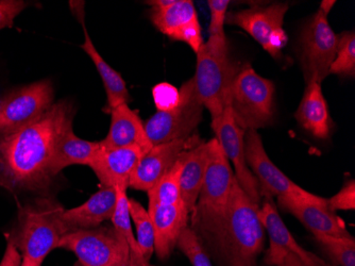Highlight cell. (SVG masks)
I'll return each instance as SVG.
<instances>
[{
	"mask_svg": "<svg viewBox=\"0 0 355 266\" xmlns=\"http://www.w3.org/2000/svg\"><path fill=\"white\" fill-rule=\"evenodd\" d=\"M129 211L137 228V242L139 251L144 259L149 263L155 253V230L148 210L133 198H129Z\"/></svg>",
	"mask_w": 355,
	"mask_h": 266,
	"instance_id": "cell-28",
	"label": "cell"
},
{
	"mask_svg": "<svg viewBox=\"0 0 355 266\" xmlns=\"http://www.w3.org/2000/svg\"><path fill=\"white\" fill-rule=\"evenodd\" d=\"M259 217L265 231L268 233L269 248L265 257L268 265L278 266L282 263L285 256L291 253L311 265L332 266L318 256L305 251L297 243L281 219L272 197H264V203L259 210Z\"/></svg>",
	"mask_w": 355,
	"mask_h": 266,
	"instance_id": "cell-17",
	"label": "cell"
},
{
	"mask_svg": "<svg viewBox=\"0 0 355 266\" xmlns=\"http://www.w3.org/2000/svg\"><path fill=\"white\" fill-rule=\"evenodd\" d=\"M148 213L155 230V255L159 260L168 259L177 247L178 239L189 225V213L182 201L150 208Z\"/></svg>",
	"mask_w": 355,
	"mask_h": 266,
	"instance_id": "cell-19",
	"label": "cell"
},
{
	"mask_svg": "<svg viewBox=\"0 0 355 266\" xmlns=\"http://www.w3.org/2000/svg\"><path fill=\"white\" fill-rule=\"evenodd\" d=\"M196 55L193 82L199 99L212 116L214 125L228 106L231 85L241 66L230 57L225 35H209Z\"/></svg>",
	"mask_w": 355,
	"mask_h": 266,
	"instance_id": "cell-4",
	"label": "cell"
},
{
	"mask_svg": "<svg viewBox=\"0 0 355 266\" xmlns=\"http://www.w3.org/2000/svg\"><path fill=\"white\" fill-rule=\"evenodd\" d=\"M21 266H43V265H39V264L30 263V262L23 261V263H21Z\"/></svg>",
	"mask_w": 355,
	"mask_h": 266,
	"instance_id": "cell-39",
	"label": "cell"
},
{
	"mask_svg": "<svg viewBox=\"0 0 355 266\" xmlns=\"http://www.w3.org/2000/svg\"><path fill=\"white\" fill-rule=\"evenodd\" d=\"M328 205L332 211L336 210H354L355 209V182L350 180L342 188L336 195L329 198Z\"/></svg>",
	"mask_w": 355,
	"mask_h": 266,
	"instance_id": "cell-35",
	"label": "cell"
},
{
	"mask_svg": "<svg viewBox=\"0 0 355 266\" xmlns=\"http://www.w3.org/2000/svg\"><path fill=\"white\" fill-rule=\"evenodd\" d=\"M209 160V142H200L184 153L180 177L181 201L191 216L198 201Z\"/></svg>",
	"mask_w": 355,
	"mask_h": 266,
	"instance_id": "cell-23",
	"label": "cell"
},
{
	"mask_svg": "<svg viewBox=\"0 0 355 266\" xmlns=\"http://www.w3.org/2000/svg\"><path fill=\"white\" fill-rule=\"evenodd\" d=\"M207 142L209 160L202 188L193 211L219 212L227 207L236 177L218 141L214 138Z\"/></svg>",
	"mask_w": 355,
	"mask_h": 266,
	"instance_id": "cell-15",
	"label": "cell"
},
{
	"mask_svg": "<svg viewBox=\"0 0 355 266\" xmlns=\"http://www.w3.org/2000/svg\"><path fill=\"white\" fill-rule=\"evenodd\" d=\"M77 17L83 26V33H85V42L80 45V47L83 48V51L91 58L97 72L101 75L103 85H105V93H107V107L111 110L121 103H130V94L128 91L125 80L123 79L119 72L111 67V65L101 57V53L96 49L95 45L92 42L85 23V11L81 9L80 11L77 10Z\"/></svg>",
	"mask_w": 355,
	"mask_h": 266,
	"instance_id": "cell-25",
	"label": "cell"
},
{
	"mask_svg": "<svg viewBox=\"0 0 355 266\" xmlns=\"http://www.w3.org/2000/svg\"><path fill=\"white\" fill-rule=\"evenodd\" d=\"M145 153L146 151L139 146L107 148L101 144V149L89 167L98 178L101 187L128 189L131 175Z\"/></svg>",
	"mask_w": 355,
	"mask_h": 266,
	"instance_id": "cell-18",
	"label": "cell"
},
{
	"mask_svg": "<svg viewBox=\"0 0 355 266\" xmlns=\"http://www.w3.org/2000/svg\"><path fill=\"white\" fill-rule=\"evenodd\" d=\"M295 117L306 131L317 139L330 138L333 121L320 83L311 82L306 85Z\"/></svg>",
	"mask_w": 355,
	"mask_h": 266,
	"instance_id": "cell-22",
	"label": "cell"
},
{
	"mask_svg": "<svg viewBox=\"0 0 355 266\" xmlns=\"http://www.w3.org/2000/svg\"><path fill=\"white\" fill-rule=\"evenodd\" d=\"M260 206L235 180L225 210L193 211L189 227L220 266H257L265 245Z\"/></svg>",
	"mask_w": 355,
	"mask_h": 266,
	"instance_id": "cell-2",
	"label": "cell"
},
{
	"mask_svg": "<svg viewBox=\"0 0 355 266\" xmlns=\"http://www.w3.org/2000/svg\"><path fill=\"white\" fill-rule=\"evenodd\" d=\"M354 77L355 75V33L354 31L344 32L340 35L338 51L334 62L331 65L329 75Z\"/></svg>",
	"mask_w": 355,
	"mask_h": 266,
	"instance_id": "cell-30",
	"label": "cell"
},
{
	"mask_svg": "<svg viewBox=\"0 0 355 266\" xmlns=\"http://www.w3.org/2000/svg\"><path fill=\"white\" fill-rule=\"evenodd\" d=\"M150 19L155 27L173 41L189 44L198 53L205 43L196 9L191 0H151Z\"/></svg>",
	"mask_w": 355,
	"mask_h": 266,
	"instance_id": "cell-11",
	"label": "cell"
},
{
	"mask_svg": "<svg viewBox=\"0 0 355 266\" xmlns=\"http://www.w3.org/2000/svg\"><path fill=\"white\" fill-rule=\"evenodd\" d=\"M288 9L286 3H272L267 7L254 6L227 14L225 23L248 32L269 55L277 58L287 42L283 23Z\"/></svg>",
	"mask_w": 355,
	"mask_h": 266,
	"instance_id": "cell-10",
	"label": "cell"
},
{
	"mask_svg": "<svg viewBox=\"0 0 355 266\" xmlns=\"http://www.w3.org/2000/svg\"><path fill=\"white\" fill-rule=\"evenodd\" d=\"M115 190L117 193V201L114 214L112 216V224L127 241L128 246L130 248L132 263L139 264L141 266H151L146 260L144 259L137 245V238L133 235L130 211H129V197L127 195L128 189L116 188Z\"/></svg>",
	"mask_w": 355,
	"mask_h": 266,
	"instance_id": "cell-26",
	"label": "cell"
},
{
	"mask_svg": "<svg viewBox=\"0 0 355 266\" xmlns=\"http://www.w3.org/2000/svg\"><path fill=\"white\" fill-rule=\"evenodd\" d=\"M75 266H83V265H81V264H80L79 262H78V263L75 264Z\"/></svg>",
	"mask_w": 355,
	"mask_h": 266,
	"instance_id": "cell-41",
	"label": "cell"
},
{
	"mask_svg": "<svg viewBox=\"0 0 355 266\" xmlns=\"http://www.w3.org/2000/svg\"><path fill=\"white\" fill-rule=\"evenodd\" d=\"M101 149V142H91L75 135L73 125L62 132L53 153L51 173L53 177L71 165H91Z\"/></svg>",
	"mask_w": 355,
	"mask_h": 266,
	"instance_id": "cell-24",
	"label": "cell"
},
{
	"mask_svg": "<svg viewBox=\"0 0 355 266\" xmlns=\"http://www.w3.org/2000/svg\"><path fill=\"white\" fill-rule=\"evenodd\" d=\"M203 110L205 107L199 99L193 78H191L179 89V101L175 107L167 111H157L144 123L151 145L193 135L202 121Z\"/></svg>",
	"mask_w": 355,
	"mask_h": 266,
	"instance_id": "cell-7",
	"label": "cell"
},
{
	"mask_svg": "<svg viewBox=\"0 0 355 266\" xmlns=\"http://www.w3.org/2000/svg\"><path fill=\"white\" fill-rule=\"evenodd\" d=\"M177 247L185 257L189 260L193 266H213L209 255L199 241L198 237L189 225L183 230L178 239Z\"/></svg>",
	"mask_w": 355,
	"mask_h": 266,
	"instance_id": "cell-31",
	"label": "cell"
},
{
	"mask_svg": "<svg viewBox=\"0 0 355 266\" xmlns=\"http://www.w3.org/2000/svg\"><path fill=\"white\" fill-rule=\"evenodd\" d=\"M209 11H211V24H209V35H225L223 26L227 17L230 1L229 0H209Z\"/></svg>",
	"mask_w": 355,
	"mask_h": 266,
	"instance_id": "cell-32",
	"label": "cell"
},
{
	"mask_svg": "<svg viewBox=\"0 0 355 266\" xmlns=\"http://www.w3.org/2000/svg\"><path fill=\"white\" fill-rule=\"evenodd\" d=\"M69 101L53 103L37 121L0 137V188L11 193H43L53 182V153L62 132L73 125Z\"/></svg>",
	"mask_w": 355,
	"mask_h": 266,
	"instance_id": "cell-1",
	"label": "cell"
},
{
	"mask_svg": "<svg viewBox=\"0 0 355 266\" xmlns=\"http://www.w3.org/2000/svg\"><path fill=\"white\" fill-rule=\"evenodd\" d=\"M111 125L109 133L101 145L107 148H123L139 146L144 151H150V141L147 138L145 126L135 110H131L128 103H121L110 110Z\"/></svg>",
	"mask_w": 355,
	"mask_h": 266,
	"instance_id": "cell-20",
	"label": "cell"
},
{
	"mask_svg": "<svg viewBox=\"0 0 355 266\" xmlns=\"http://www.w3.org/2000/svg\"><path fill=\"white\" fill-rule=\"evenodd\" d=\"M75 253L83 266H127L130 248L114 226L76 230L62 238L59 247Z\"/></svg>",
	"mask_w": 355,
	"mask_h": 266,
	"instance_id": "cell-6",
	"label": "cell"
},
{
	"mask_svg": "<svg viewBox=\"0 0 355 266\" xmlns=\"http://www.w3.org/2000/svg\"><path fill=\"white\" fill-rule=\"evenodd\" d=\"M335 3H336V1H334V0H324V1H321L319 10L324 12L326 15H328L329 12H330L331 10H332V8L334 7Z\"/></svg>",
	"mask_w": 355,
	"mask_h": 266,
	"instance_id": "cell-38",
	"label": "cell"
},
{
	"mask_svg": "<svg viewBox=\"0 0 355 266\" xmlns=\"http://www.w3.org/2000/svg\"><path fill=\"white\" fill-rule=\"evenodd\" d=\"M340 35L329 25L328 15L318 10L300 37V61L306 85L322 83L338 51Z\"/></svg>",
	"mask_w": 355,
	"mask_h": 266,
	"instance_id": "cell-9",
	"label": "cell"
},
{
	"mask_svg": "<svg viewBox=\"0 0 355 266\" xmlns=\"http://www.w3.org/2000/svg\"><path fill=\"white\" fill-rule=\"evenodd\" d=\"M314 238L337 266H355L354 238H336L324 235H314Z\"/></svg>",
	"mask_w": 355,
	"mask_h": 266,
	"instance_id": "cell-29",
	"label": "cell"
},
{
	"mask_svg": "<svg viewBox=\"0 0 355 266\" xmlns=\"http://www.w3.org/2000/svg\"><path fill=\"white\" fill-rule=\"evenodd\" d=\"M127 266H141V265H139V264L130 263V264H129V265H127Z\"/></svg>",
	"mask_w": 355,
	"mask_h": 266,
	"instance_id": "cell-40",
	"label": "cell"
},
{
	"mask_svg": "<svg viewBox=\"0 0 355 266\" xmlns=\"http://www.w3.org/2000/svg\"><path fill=\"white\" fill-rule=\"evenodd\" d=\"M64 210L59 201L45 196L19 203L15 226L7 235L23 261L43 265L47 256L59 247L62 238L71 232L63 219Z\"/></svg>",
	"mask_w": 355,
	"mask_h": 266,
	"instance_id": "cell-3",
	"label": "cell"
},
{
	"mask_svg": "<svg viewBox=\"0 0 355 266\" xmlns=\"http://www.w3.org/2000/svg\"><path fill=\"white\" fill-rule=\"evenodd\" d=\"M245 158L249 169L260 185L261 197H284L308 193L271 161L257 130H247L245 133Z\"/></svg>",
	"mask_w": 355,
	"mask_h": 266,
	"instance_id": "cell-12",
	"label": "cell"
},
{
	"mask_svg": "<svg viewBox=\"0 0 355 266\" xmlns=\"http://www.w3.org/2000/svg\"><path fill=\"white\" fill-rule=\"evenodd\" d=\"M215 139L218 141L223 153L234 165L235 177L245 193L253 203L260 206L261 188L253 174L247 165L245 158V130L239 128L233 119L230 108L227 106L223 116L216 124L212 125Z\"/></svg>",
	"mask_w": 355,
	"mask_h": 266,
	"instance_id": "cell-14",
	"label": "cell"
},
{
	"mask_svg": "<svg viewBox=\"0 0 355 266\" xmlns=\"http://www.w3.org/2000/svg\"><path fill=\"white\" fill-rule=\"evenodd\" d=\"M55 99L53 82L40 80L0 96V137L12 135L37 121Z\"/></svg>",
	"mask_w": 355,
	"mask_h": 266,
	"instance_id": "cell-8",
	"label": "cell"
},
{
	"mask_svg": "<svg viewBox=\"0 0 355 266\" xmlns=\"http://www.w3.org/2000/svg\"><path fill=\"white\" fill-rule=\"evenodd\" d=\"M200 142L198 135L193 133L185 139L153 146L150 151L139 159L131 175L129 187L139 191H149L165 174L171 171L183 153Z\"/></svg>",
	"mask_w": 355,
	"mask_h": 266,
	"instance_id": "cell-16",
	"label": "cell"
},
{
	"mask_svg": "<svg viewBox=\"0 0 355 266\" xmlns=\"http://www.w3.org/2000/svg\"><path fill=\"white\" fill-rule=\"evenodd\" d=\"M278 203L284 211L293 214L313 235L352 237L346 229L344 221L329 207L327 198L308 192L305 195L278 197Z\"/></svg>",
	"mask_w": 355,
	"mask_h": 266,
	"instance_id": "cell-13",
	"label": "cell"
},
{
	"mask_svg": "<svg viewBox=\"0 0 355 266\" xmlns=\"http://www.w3.org/2000/svg\"><path fill=\"white\" fill-rule=\"evenodd\" d=\"M228 107L241 129L257 130L270 125L275 115V85L249 63L241 66L229 94Z\"/></svg>",
	"mask_w": 355,
	"mask_h": 266,
	"instance_id": "cell-5",
	"label": "cell"
},
{
	"mask_svg": "<svg viewBox=\"0 0 355 266\" xmlns=\"http://www.w3.org/2000/svg\"><path fill=\"white\" fill-rule=\"evenodd\" d=\"M116 201L117 193L114 188L101 187L83 205L64 210V221L71 232L99 227L103 222L112 219Z\"/></svg>",
	"mask_w": 355,
	"mask_h": 266,
	"instance_id": "cell-21",
	"label": "cell"
},
{
	"mask_svg": "<svg viewBox=\"0 0 355 266\" xmlns=\"http://www.w3.org/2000/svg\"><path fill=\"white\" fill-rule=\"evenodd\" d=\"M278 266H320V265H311V264L304 263L300 258L293 253H288L285 256L284 260L282 263L279 264Z\"/></svg>",
	"mask_w": 355,
	"mask_h": 266,
	"instance_id": "cell-37",
	"label": "cell"
},
{
	"mask_svg": "<svg viewBox=\"0 0 355 266\" xmlns=\"http://www.w3.org/2000/svg\"><path fill=\"white\" fill-rule=\"evenodd\" d=\"M153 101L159 111H167L177 105L179 90L168 83L155 85L153 90Z\"/></svg>",
	"mask_w": 355,
	"mask_h": 266,
	"instance_id": "cell-33",
	"label": "cell"
},
{
	"mask_svg": "<svg viewBox=\"0 0 355 266\" xmlns=\"http://www.w3.org/2000/svg\"><path fill=\"white\" fill-rule=\"evenodd\" d=\"M29 6L23 0H0V30L13 28L14 19Z\"/></svg>",
	"mask_w": 355,
	"mask_h": 266,
	"instance_id": "cell-34",
	"label": "cell"
},
{
	"mask_svg": "<svg viewBox=\"0 0 355 266\" xmlns=\"http://www.w3.org/2000/svg\"><path fill=\"white\" fill-rule=\"evenodd\" d=\"M5 237L6 241H7V246H6L3 259L0 261V266H21L23 258H21V253L16 248V246L14 245L13 242L11 241L7 233H6Z\"/></svg>",
	"mask_w": 355,
	"mask_h": 266,
	"instance_id": "cell-36",
	"label": "cell"
},
{
	"mask_svg": "<svg viewBox=\"0 0 355 266\" xmlns=\"http://www.w3.org/2000/svg\"><path fill=\"white\" fill-rule=\"evenodd\" d=\"M183 164L184 153L171 167V171L165 174L149 191H147L149 199L148 209L157 206L173 205L181 201L180 177Z\"/></svg>",
	"mask_w": 355,
	"mask_h": 266,
	"instance_id": "cell-27",
	"label": "cell"
}]
</instances>
